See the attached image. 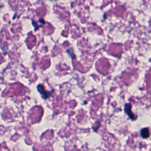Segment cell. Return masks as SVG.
<instances>
[{"mask_svg": "<svg viewBox=\"0 0 151 151\" xmlns=\"http://www.w3.org/2000/svg\"><path fill=\"white\" fill-rule=\"evenodd\" d=\"M38 89V91H40V93L43 95V97L44 99H46L47 97H48L50 96V93H49V92L48 91H46L44 89V87L42 86L41 85H39L38 87H37Z\"/></svg>", "mask_w": 151, "mask_h": 151, "instance_id": "7a4b0ae2", "label": "cell"}, {"mask_svg": "<svg viewBox=\"0 0 151 151\" xmlns=\"http://www.w3.org/2000/svg\"><path fill=\"white\" fill-rule=\"evenodd\" d=\"M125 112L127 115L129 116V118L133 121L136 120L137 116L134 115L132 112V105L130 103H127L125 106Z\"/></svg>", "mask_w": 151, "mask_h": 151, "instance_id": "6da1fadb", "label": "cell"}, {"mask_svg": "<svg viewBox=\"0 0 151 151\" xmlns=\"http://www.w3.org/2000/svg\"><path fill=\"white\" fill-rule=\"evenodd\" d=\"M140 135H141V136L144 139H146L149 138L150 136V132H149V129L148 128L142 129L140 131Z\"/></svg>", "mask_w": 151, "mask_h": 151, "instance_id": "3957f363", "label": "cell"}]
</instances>
